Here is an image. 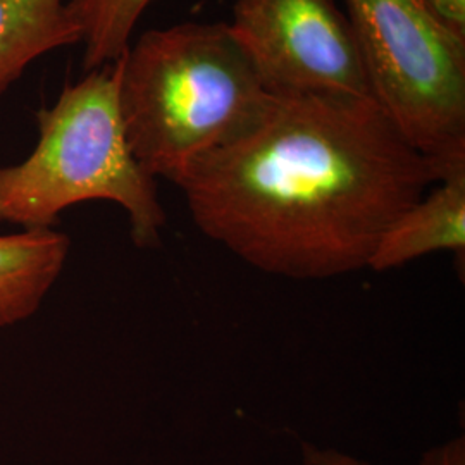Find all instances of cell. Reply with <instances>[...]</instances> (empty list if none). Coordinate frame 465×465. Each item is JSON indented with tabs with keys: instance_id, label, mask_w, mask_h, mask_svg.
Here are the masks:
<instances>
[{
	"instance_id": "1",
	"label": "cell",
	"mask_w": 465,
	"mask_h": 465,
	"mask_svg": "<svg viewBox=\"0 0 465 465\" xmlns=\"http://www.w3.org/2000/svg\"><path fill=\"white\" fill-rule=\"evenodd\" d=\"M440 173L374 99L274 94L243 134L176 182L200 232L290 280L369 267L382 234Z\"/></svg>"
},
{
	"instance_id": "2",
	"label": "cell",
	"mask_w": 465,
	"mask_h": 465,
	"mask_svg": "<svg viewBox=\"0 0 465 465\" xmlns=\"http://www.w3.org/2000/svg\"><path fill=\"white\" fill-rule=\"evenodd\" d=\"M119 63V109L130 149L152 178L171 183L245 134L274 95L228 23L147 30Z\"/></svg>"
},
{
	"instance_id": "3",
	"label": "cell",
	"mask_w": 465,
	"mask_h": 465,
	"mask_svg": "<svg viewBox=\"0 0 465 465\" xmlns=\"http://www.w3.org/2000/svg\"><path fill=\"white\" fill-rule=\"evenodd\" d=\"M119 76V59L86 71L38 113V142L30 157L0 166V223L47 230L69 207L107 200L126 211L136 247L161 243L166 214L155 178L130 149Z\"/></svg>"
},
{
	"instance_id": "4",
	"label": "cell",
	"mask_w": 465,
	"mask_h": 465,
	"mask_svg": "<svg viewBox=\"0 0 465 465\" xmlns=\"http://www.w3.org/2000/svg\"><path fill=\"white\" fill-rule=\"evenodd\" d=\"M372 99L443 180L465 169V36L422 0H343Z\"/></svg>"
},
{
	"instance_id": "5",
	"label": "cell",
	"mask_w": 465,
	"mask_h": 465,
	"mask_svg": "<svg viewBox=\"0 0 465 465\" xmlns=\"http://www.w3.org/2000/svg\"><path fill=\"white\" fill-rule=\"evenodd\" d=\"M228 25L271 94L372 99L349 17L334 0H234Z\"/></svg>"
},
{
	"instance_id": "6",
	"label": "cell",
	"mask_w": 465,
	"mask_h": 465,
	"mask_svg": "<svg viewBox=\"0 0 465 465\" xmlns=\"http://www.w3.org/2000/svg\"><path fill=\"white\" fill-rule=\"evenodd\" d=\"M434 252H451L464 262L465 169L432 184L386 230L369 269L391 271Z\"/></svg>"
},
{
	"instance_id": "7",
	"label": "cell",
	"mask_w": 465,
	"mask_h": 465,
	"mask_svg": "<svg viewBox=\"0 0 465 465\" xmlns=\"http://www.w3.org/2000/svg\"><path fill=\"white\" fill-rule=\"evenodd\" d=\"M69 245L66 234L52 228L0 234V328L40 309L64 269Z\"/></svg>"
},
{
	"instance_id": "8",
	"label": "cell",
	"mask_w": 465,
	"mask_h": 465,
	"mask_svg": "<svg viewBox=\"0 0 465 465\" xmlns=\"http://www.w3.org/2000/svg\"><path fill=\"white\" fill-rule=\"evenodd\" d=\"M82 44L69 0H0V97L35 59Z\"/></svg>"
},
{
	"instance_id": "9",
	"label": "cell",
	"mask_w": 465,
	"mask_h": 465,
	"mask_svg": "<svg viewBox=\"0 0 465 465\" xmlns=\"http://www.w3.org/2000/svg\"><path fill=\"white\" fill-rule=\"evenodd\" d=\"M422 2L447 28L465 36V0H422Z\"/></svg>"
},
{
	"instance_id": "10",
	"label": "cell",
	"mask_w": 465,
	"mask_h": 465,
	"mask_svg": "<svg viewBox=\"0 0 465 465\" xmlns=\"http://www.w3.org/2000/svg\"><path fill=\"white\" fill-rule=\"evenodd\" d=\"M419 465H465L464 436H457L428 450Z\"/></svg>"
},
{
	"instance_id": "11",
	"label": "cell",
	"mask_w": 465,
	"mask_h": 465,
	"mask_svg": "<svg viewBox=\"0 0 465 465\" xmlns=\"http://www.w3.org/2000/svg\"><path fill=\"white\" fill-rule=\"evenodd\" d=\"M317 465H362L353 459H347L341 455H332V457H317Z\"/></svg>"
}]
</instances>
